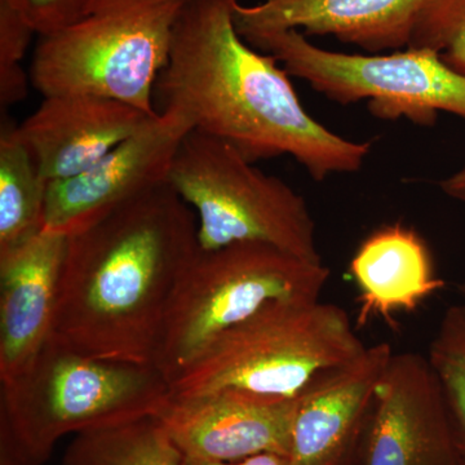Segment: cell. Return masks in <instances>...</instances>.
<instances>
[{
  "label": "cell",
  "mask_w": 465,
  "mask_h": 465,
  "mask_svg": "<svg viewBox=\"0 0 465 465\" xmlns=\"http://www.w3.org/2000/svg\"><path fill=\"white\" fill-rule=\"evenodd\" d=\"M238 0H189L154 96L192 130L231 143L250 162L291 155L312 179L360 171L371 143L324 127L302 106L289 73L244 41Z\"/></svg>",
  "instance_id": "6da1fadb"
},
{
  "label": "cell",
  "mask_w": 465,
  "mask_h": 465,
  "mask_svg": "<svg viewBox=\"0 0 465 465\" xmlns=\"http://www.w3.org/2000/svg\"><path fill=\"white\" fill-rule=\"evenodd\" d=\"M197 234L194 211L163 183L67 237L51 336L87 356L153 365Z\"/></svg>",
  "instance_id": "7a4b0ae2"
},
{
  "label": "cell",
  "mask_w": 465,
  "mask_h": 465,
  "mask_svg": "<svg viewBox=\"0 0 465 465\" xmlns=\"http://www.w3.org/2000/svg\"><path fill=\"white\" fill-rule=\"evenodd\" d=\"M366 348L339 305L280 300L213 339L170 382L171 393L298 399L318 376L356 360Z\"/></svg>",
  "instance_id": "3957f363"
},
{
  "label": "cell",
  "mask_w": 465,
  "mask_h": 465,
  "mask_svg": "<svg viewBox=\"0 0 465 465\" xmlns=\"http://www.w3.org/2000/svg\"><path fill=\"white\" fill-rule=\"evenodd\" d=\"M171 394L154 365L101 360L54 336L33 362L0 381V423L29 465H42L58 440L157 414Z\"/></svg>",
  "instance_id": "277c9868"
},
{
  "label": "cell",
  "mask_w": 465,
  "mask_h": 465,
  "mask_svg": "<svg viewBox=\"0 0 465 465\" xmlns=\"http://www.w3.org/2000/svg\"><path fill=\"white\" fill-rule=\"evenodd\" d=\"M189 0H92L34 51L30 81L43 96L109 97L157 116L155 84Z\"/></svg>",
  "instance_id": "5b68a950"
},
{
  "label": "cell",
  "mask_w": 465,
  "mask_h": 465,
  "mask_svg": "<svg viewBox=\"0 0 465 465\" xmlns=\"http://www.w3.org/2000/svg\"><path fill=\"white\" fill-rule=\"evenodd\" d=\"M330 280L312 262L264 243L198 247L177 283L153 365L173 381L220 333L280 300H318Z\"/></svg>",
  "instance_id": "8992f818"
},
{
  "label": "cell",
  "mask_w": 465,
  "mask_h": 465,
  "mask_svg": "<svg viewBox=\"0 0 465 465\" xmlns=\"http://www.w3.org/2000/svg\"><path fill=\"white\" fill-rule=\"evenodd\" d=\"M167 183L194 208L201 250L264 243L322 262L304 198L231 143L192 130L174 154Z\"/></svg>",
  "instance_id": "52a82bcc"
},
{
  "label": "cell",
  "mask_w": 465,
  "mask_h": 465,
  "mask_svg": "<svg viewBox=\"0 0 465 465\" xmlns=\"http://www.w3.org/2000/svg\"><path fill=\"white\" fill-rule=\"evenodd\" d=\"M244 41L335 103L369 100L372 114L387 121L430 125L440 112L465 121V74L432 50L341 54L317 47L299 30L255 34Z\"/></svg>",
  "instance_id": "ba28073f"
},
{
  "label": "cell",
  "mask_w": 465,
  "mask_h": 465,
  "mask_svg": "<svg viewBox=\"0 0 465 465\" xmlns=\"http://www.w3.org/2000/svg\"><path fill=\"white\" fill-rule=\"evenodd\" d=\"M191 131L182 116L159 112L94 166L69 179L48 183L43 231L70 237L167 183L174 154Z\"/></svg>",
  "instance_id": "9c48e42d"
},
{
  "label": "cell",
  "mask_w": 465,
  "mask_h": 465,
  "mask_svg": "<svg viewBox=\"0 0 465 465\" xmlns=\"http://www.w3.org/2000/svg\"><path fill=\"white\" fill-rule=\"evenodd\" d=\"M362 465H461L427 356L393 353L375 388Z\"/></svg>",
  "instance_id": "30bf717a"
},
{
  "label": "cell",
  "mask_w": 465,
  "mask_h": 465,
  "mask_svg": "<svg viewBox=\"0 0 465 465\" xmlns=\"http://www.w3.org/2000/svg\"><path fill=\"white\" fill-rule=\"evenodd\" d=\"M296 400L238 391L171 393L155 418L183 457L238 461L260 454L289 457Z\"/></svg>",
  "instance_id": "8fae6325"
},
{
  "label": "cell",
  "mask_w": 465,
  "mask_h": 465,
  "mask_svg": "<svg viewBox=\"0 0 465 465\" xmlns=\"http://www.w3.org/2000/svg\"><path fill=\"white\" fill-rule=\"evenodd\" d=\"M388 342L318 376L296 400L287 464L354 465L375 388L393 356Z\"/></svg>",
  "instance_id": "7c38bea8"
},
{
  "label": "cell",
  "mask_w": 465,
  "mask_h": 465,
  "mask_svg": "<svg viewBox=\"0 0 465 465\" xmlns=\"http://www.w3.org/2000/svg\"><path fill=\"white\" fill-rule=\"evenodd\" d=\"M150 116L122 101L96 94L45 96L16 133L48 183L69 179L148 124Z\"/></svg>",
  "instance_id": "4fadbf2b"
},
{
  "label": "cell",
  "mask_w": 465,
  "mask_h": 465,
  "mask_svg": "<svg viewBox=\"0 0 465 465\" xmlns=\"http://www.w3.org/2000/svg\"><path fill=\"white\" fill-rule=\"evenodd\" d=\"M428 0H264L234 8L242 38L255 34L304 30L333 35L376 54L409 47L416 21Z\"/></svg>",
  "instance_id": "5bb4252c"
},
{
  "label": "cell",
  "mask_w": 465,
  "mask_h": 465,
  "mask_svg": "<svg viewBox=\"0 0 465 465\" xmlns=\"http://www.w3.org/2000/svg\"><path fill=\"white\" fill-rule=\"evenodd\" d=\"M66 242L42 231L0 252V381L20 375L51 338Z\"/></svg>",
  "instance_id": "9a60e30c"
},
{
  "label": "cell",
  "mask_w": 465,
  "mask_h": 465,
  "mask_svg": "<svg viewBox=\"0 0 465 465\" xmlns=\"http://www.w3.org/2000/svg\"><path fill=\"white\" fill-rule=\"evenodd\" d=\"M357 289V323L371 318L391 320L415 311L445 282L434 273L432 256L423 238L402 224L381 226L360 244L351 262Z\"/></svg>",
  "instance_id": "2e32d148"
},
{
  "label": "cell",
  "mask_w": 465,
  "mask_h": 465,
  "mask_svg": "<svg viewBox=\"0 0 465 465\" xmlns=\"http://www.w3.org/2000/svg\"><path fill=\"white\" fill-rule=\"evenodd\" d=\"M48 182L39 173L16 125L0 134V252L20 246L43 231Z\"/></svg>",
  "instance_id": "e0dca14e"
},
{
  "label": "cell",
  "mask_w": 465,
  "mask_h": 465,
  "mask_svg": "<svg viewBox=\"0 0 465 465\" xmlns=\"http://www.w3.org/2000/svg\"><path fill=\"white\" fill-rule=\"evenodd\" d=\"M185 457L153 416L78 433L64 465H183Z\"/></svg>",
  "instance_id": "ac0fdd59"
},
{
  "label": "cell",
  "mask_w": 465,
  "mask_h": 465,
  "mask_svg": "<svg viewBox=\"0 0 465 465\" xmlns=\"http://www.w3.org/2000/svg\"><path fill=\"white\" fill-rule=\"evenodd\" d=\"M428 361L439 379L461 465H465V302L443 314Z\"/></svg>",
  "instance_id": "d6986e66"
},
{
  "label": "cell",
  "mask_w": 465,
  "mask_h": 465,
  "mask_svg": "<svg viewBox=\"0 0 465 465\" xmlns=\"http://www.w3.org/2000/svg\"><path fill=\"white\" fill-rule=\"evenodd\" d=\"M407 48L437 52L465 74V0H428Z\"/></svg>",
  "instance_id": "ffe728a7"
},
{
  "label": "cell",
  "mask_w": 465,
  "mask_h": 465,
  "mask_svg": "<svg viewBox=\"0 0 465 465\" xmlns=\"http://www.w3.org/2000/svg\"><path fill=\"white\" fill-rule=\"evenodd\" d=\"M34 30L5 0H0V104L11 106L27 96L29 78L21 66Z\"/></svg>",
  "instance_id": "44dd1931"
},
{
  "label": "cell",
  "mask_w": 465,
  "mask_h": 465,
  "mask_svg": "<svg viewBox=\"0 0 465 465\" xmlns=\"http://www.w3.org/2000/svg\"><path fill=\"white\" fill-rule=\"evenodd\" d=\"M39 36L50 35L75 23L92 0H5Z\"/></svg>",
  "instance_id": "7402d4cb"
},
{
  "label": "cell",
  "mask_w": 465,
  "mask_h": 465,
  "mask_svg": "<svg viewBox=\"0 0 465 465\" xmlns=\"http://www.w3.org/2000/svg\"><path fill=\"white\" fill-rule=\"evenodd\" d=\"M0 465H29L20 448L9 433L8 428L0 423Z\"/></svg>",
  "instance_id": "603a6c76"
},
{
  "label": "cell",
  "mask_w": 465,
  "mask_h": 465,
  "mask_svg": "<svg viewBox=\"0 0 465 465\" xmlns=\"http://www.w3.org/2000/svg\"><path fill=\"white\" fill-rule=\"evenodd\" d=\"M183 465H289L287 458L277 454H260L238 461H210L185 458Z\"/></svg>",
  "instance_id": "cb8c5ba5"
},
{
  "label": "cell",
  "mask_w": 465,
  "mask_h": 465,
  "mask_svg": "<svg viewBox=\"0 0 465 465\" xmlns=\"http://www.w3.org/2000/svg\"><path fill=\"white\" fill-rule=\"evenodd\" d=\"M440 189L452 200L465 202V167L450 174L440 183Z\"/></svg>",
  "instance_id": "d4e9b609"
}]
</instances>
